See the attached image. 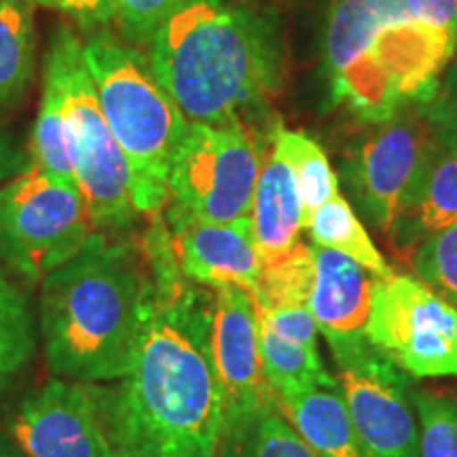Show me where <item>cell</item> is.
<instances>
[{"instance_id": "31", "label": "cell", "mask_w": 457, "mask_h": 457, "mask_svg": "<svg viewBox=\"0 0 457 457\" xmlns=\"http://www.w3.org/2000/svg\"><path fill=\"white\" fill-rule=\"evenodd\" d=\"M403 3L421 24L457 34V0H403Z\"/></svg>"}, {"instance_id": "28", "label": "cell", "mask_w": 457, "mask_h": 457, "mask_svg": "<svg viewBox=\"0 0 457 457\" xmlns=\"http://www.w3.org/2000/svg\"><path fill=\"white\" fill-rule=\"evenodd\" d=\"M179 0H112L114 24L123 41L148 49L153 37Z\"/></svg>"}, {"instance_id": "2", "label": "cell", "mask_w": 457, "mask_h": 457, "mask_svg": "<svg viewBox=\"0 0 457 457\" xmlns=\"http://www.w3.org/2000/svg\"><path fill=\"white\" fill-rule=\"evenodd\" d=\"M41 284L38 320L51 373L79 384L121 381L155 299L142 245L94 231L81 253Z\"/></svg>"}, {"instance_id": "25", "label": "cell", "mask_w": 457, "mask_h": 457, "mask_svg": "<svg viewBox=\"0 0 457 457\" xmlns=\"http://www.w3.org/2000/svg\"><path fill=\"white\" fill-rule=\"evenodd\" d=\"M271 145L282 153V157L295 171L303 205V228H305V222L312 219V214L316 212L320 205H324L330 197L341 193L339 179L330 168V162L322 146L303 131L278 128L271 138Z\"/></svg>"}, {"instance_id": "11", "label": "cell", "mask_w": 457, "mask_h": 457, "mask_svg": "<svg viewBox=\"0 0 457 457\" xmlns=\"http://www.w3.org/2000/svg\"><path fill=\"white\" fill-rule=\"evenodd\" d=\"M11 432L30 457H128L94 384L47 381L21 400Z\"/></svg>"}, {"instance_id": "8", "label": "cell", "mask_w": 457, "mask_h": 457, "mask_svg": "<svg viewBox=\"0 0 457 457\" xmlns=\"http://www.w3.org/2000/svg\"><path fill=\"white\" fill-rule=\"evenodd\" d=\"M267 148L239 117L188 121L171 157L168 210L210 222L248 219Z\"/></svg>"}, {"instance_id": "26", "label": "cell", "mask_w": 457, "mask_h": 457, "mask_svg": "<svg viewBox=\"0 0 457 457\" xmlns=\"http://www.w3.org/2000/svg\"><path fill=\"white\" fill-rule=\"evenodd\" d=\"M411 265L421 282L457 307V222L417 245Z\"/></svg>"}, {"instance_id": "19", "label": "cell", "mask_w": 457, "mask_h": 457, "mask_svg": "<svg viewBox=\"0 0 457 457\" xmlns=\"http://www.w3.org/2000/svg\"><path fill=\"white\" fill-rule=\"evenodd\" d=\"M37 66L32 0H0V112L26 96Z\"/></svg>"}, {"instance_id": "16", "label": "cell", "mask_w": 457, "mask_h": 457, "mask_svg": "<svg viewBox=\"0 0 457 457\" xmlns=\"http://www.w3.org/2000/svg\"><path fill=\"white\" fill-rule=\"evenodd\" d=\"M250 222L262 265L288 256L301 244L303 205L295 171L276 146H270L256 180Z\"/></svg>"}, {"instance_id": "32", "label": "cell", "mask_w": 457, "mask_h": 457, "mask_svg": "<svg viewBox=\"0 0 457 457\" xmlns=\"http://www.w3.org/2000/svg\"><path fill=\"white\" fill-rule=\"evenodd\" d=\"M21 165V155L17 153L13 142L7 136V131L0 128V187L9 182L17 174Z\"/></svg>"}, {"instance_id": "3", "label": "cell", "mask_w": 457, "mask_h": 457, "mask_svg": "<svg viewBox=\"0 0 457 457\" xmlns=\"http://www.w3.org/2000/svg\"><path fill=\"white\" fill-rule=\"evenodd\" d=\"M148 60L193 123L237 119L282 79L270 21L236 0H179L148 45Z\"/></svg>"}, {"instance_id": "9", "label": "cell", "mask_w": 457, "mask_h": 457, "mask_svg": "<svg viewBox=\"0 0 457 457\" xmlns=\"http://www.w3.org/2000/svg\"><path fill=\"white\" fill-rule=\"evenodd\" d=\"M436 140L420 108L409 104L373 125L341 163V182L370 225L390 236Z\"/></svg>"}, {"instance_id": "6", "label": "cell", "mask_w": 457, "mask_h": 457, "mask_svg": "<svg viewBox=\"0 0 457 457\" xmlns=\"http://www.w3.org/2000/svg\"><path fill=\"white\" fill-rule=\"evenodd\" d=\"M45 62L54 66L64 100L66 136L77 187L94 231L123 233L140 212L128 157L108 128L85 66L83 41L71 26H57Z\"/></svg>"}, {"instance_id": "22", "label": "cell", "mask_w": 457, "mask_h": 457, "mask_svg": "<svg viewBox=\"0 0 457 457\" xmlns=\"http://www.w3.org/2000/svg\"><path fill=\"white\" fill-rule=\"evenodd\" d=\"M278 404L261 409L242 424L225 428L216 457H316Z\"/></svg>"}, {"instance_id": "15", "label": "cell", "mask_w": 457, "mask_h": 457, "mask_svg": "<svg viewBox=\"0 0 457 457\" xmlns=\"http://www.w3.org/2000/svg\"><path fill=\"white\" fill-rule=\"evenodd\" d=\"M168 227L176 262L193 284L222 288L242 286L254 293L262 276L253 222H210L168 210Z\"/></svg>"}, {"instance_id": "29", "label": "cell", "mask_w": 457, "mask_h": 457, "mask_svg": "<svg viewBox=\"0 0 457 457\" xmlns=\"http://www.w3.org/2000/svg\"><path fill=\"white\" fill-rule=\"evenodd\" d=\"M421 112L438 140L457 153V60H451L436 87L421 102Z\"/></svg>"}, {"instance_id": "21", "label": "cell", "mask_w": 457, "mask_h": 457, "mask_svg": "<svg viewBox=\"0 0 457 457\" xmlns=\"http://www.w3.org/2000/svg\"><path fill=\"white\" fill-rule=\"evenodd\" d=\"M305 228L310 231L313 245L350 256L384 279L394 276L390 265L364 228L362 220L353 214L350 202L341 193L320 205L312 219L305 222Z\"/></svg>"}, {"instance_id": "17", "label": "cell", "mask_w": 457, "mask_h": 457, "mask_svg": "<svg viewBox=\"0 0 457 457\" xmlns=\"http://www.w3.org/2000/svg\"><path fill=\"white\" fill-rule=\"evenodd\" d=\"M457 222V153L434 140L407 208L387 237L400 253L413 250Z\"/></svg>"}, {"instance_id": "7", "label": "cell", "mask_w": 457, "mask_h": 457, "mask_svg": "<svg viewBox=\"0 0 457 457\" xmlns=\"http://www.w3.org/2000/svg\"><path fill=\"white\" fill-rule=\"evenodd\" d=\"M91 228L77 185L32 165L0 187V262L28 286L81 253Z\"/></svg>"}, {"instance_id": "14", "label": "cell", "mask_w": 457, "mask_h": 457, "mask_svg": "<svg viewBox=\"0 0 457 457\" xmlns=\"http://www.w3.org/2000/svg\"><path fill=\"white\" fill-rule=\"evenodd\" d=\"M379 279L384 278L350 256L313 245V279L307 307L333 352L337 367L370 347L367 327Z\"/></svg>"}, {"instance_id": "1", "label": "cell", "mask_w": 457, "mask_h": 457, "mask_svg": "<svg viewBox=\"0 0 457 457\" xmlns=\"http://www.w3.org/2000/svg\"><path fill=\"white\" fill-rule=\"evenodd\" d=\"M155 299L134 367L102 387L108 420L128 457H216L225 409L212 360L214 296L182 276L170 228L140 239Z\"/></svg>"}, {"instance_id": "24", "label": "cell", "mask_w": 457, "mask_h": 457, "mask_svg": "<svg viewBox=\"0 0 457 457\" xmlns=\"http://www.w3.org/2000/svg\"><path fill=\"white\" fill-rule=\"evenodd\" d=\"M30 151L34 168L60 180L71 182V185H77L71 148H68L64 100H62L60 81H57L54 66L47 64V62H45L43 71L41 106H38L37 123H34L32 129Z\"/></svg>"}, {"instance_id": "33", "label": "cell", "mask_w": 457, "mask_h": 457, "mask_svg": "<svg viewBox=\"0 0 457 457\" xmlns=\"http://www.w3.org/2000/svg\"><path fill=\"white\" fill-rule=\"evenodd\" d=\"M0 457H30L21 449V445L11 438L7 432L0 430Z\"/></svg>"}, {"instance_id": "5", "label": "cell", "mask_w": 457, "mask_h": 457, "mask_svg": "<svg viewBox=\"0 0 457 457\" xmlns=\"http://www.w3.org/2000/svg\"><path fill=\"white\" fill-rule=\"evenodd\" d=\"M83 57L108 128L128 157L140 214L170 202V168L187 117L159 83L151 60L108 28L87 34Z\"/></svg>"}, {"instance_id": "13", "label": "cell", "mask_w": 457, "mask_h": 457, "mask_svg": "<svg viewBox=\"0 0 457 457\" xmlns=\"http://www.w3.org/2000/svg\"><path fill=\"white\" fill-rule=\"evenodd\" d=\"M212 360L222 394L225 428L242 424L261 409L279 403L262 373L256 301L242 286L216 288Z\"/></svg>"}, {"instance_id": "20", "label": "cell", "mask_w": 457, "mask_h": 457, "mask_svg": "<svg viewBox=\"0 0 457 457\" xmlns=\"http://www.w3.org/2000/svg\"><path fill=\"white\" fill-rule=\"evenodd\" d=\"M262 373L278 400L299 396L318 387H339L320 360L318 345L284 339L259 322Z\"/></svg>"}, {"instance_id": "23", "label": "cell", "mask_w": 457, "mask_h": 457, "mask_svg": "<svg viewBox=\"0 0 457 457\" xmlns=\"http://www.w3.org/2000/svg\"><path fill=\"white\" fill-rule=\"evenodd\" d=\"M37 352V318L20 284L0 270V396Z\"/></svg>"}, {"instance_id": "12", "label": "cell", "mask_w": 457, "mask_h": 457, "mask_svg": "<svg viewBox=\"0 0 457 457\" xmlns=\"http://www.w3.org/2000/svg\"><path fill=\"white\" fill-rule=\"evenodd\" d=\"M339 392L370 457H420L409 379L373 345L339 367Z\"/></svg>"}, {"instance_id": "4", "label": "cell", "mask_w": 457, "mask_h": 457, "mask_svg": "<svg viewBox=\"0 0 457 457\" xmlns=\"http://www.w3.org/2000/svg\"><path fill=\"white\" fill-rule=\"evenodd\" d=\"M455 45L457 34L417 21L403 0H335L324 28L330 98L386 121L432 94Z\"/></svg>"}, {"instance_id": "18", "label": "cell", "mask_w": 457, "mask_h": 457, "mask_svg": "<svg viewBox=\"0 0 457 457\" xmlns=\"http://www.w3.org/2000/svg\"><path fill=\"white\" fill-rule=\"evenodd\" d=\"M279 404L316 457H370L353 430L339 387H318Z\"/></svg>"}, {"instance_id": "27", "label": "cell", "mask_w": 457, "mask_h": 457, "mask_svg": "<svg viewBox=\"0 0 457 457\" xmlns=\"http://www.w3.org/2000/svg\"><path fill=\"white\" fill-rule=\"evenodd\" d=\"M420 424V457H457V400L436 392H413Z\"/></svg>"}, {"instance_id": "10", "label": "cell", "mask_w": 457, "mask_h": 457, "mask_svg": "<svg viewBox=\"0 0 457 457\" xmlns=\"http://www.w3.org/2000/svg\"><path fill=\"white\" fill-rule=\"evenodd\" d=\"M367 337L411 377H457V307L420 279H379Z\"/></svg>"}, {"instance_id": "30", "label": "cell", "mask_w": 457, "mask_h": 457, "mask_svg": "<svg viewBox=\"0 0 457 457\" xmlns=\"http://www.w3.org/2000/svg\"><path fill=\"white\" fill-rule=\"evenodd\" d=\"M32 3L68 15L85 32L108 28L114 21L112 0H32Z\"/></svg>"}]
</instances>
